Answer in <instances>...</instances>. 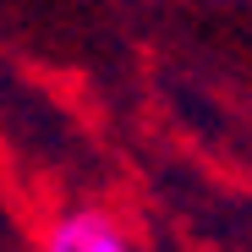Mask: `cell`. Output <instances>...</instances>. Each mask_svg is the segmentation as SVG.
<instances>
[{
    "label": "cell",
    "instance_id": "6da1fadb",
    "mask_svg": "<svg viewBox=\"0 0 252 252\" xmlns=\"http://www.w3.org/2000/svg\"><path fill=\"white\" fill-rule=\"evenodd\" d=\"M38 252H137L132 230H126L110 208L99 203H71L44 220L38 230Z\"/></svg>",
    "mask_w": 252,
    "mask_h": 252
}]
</instances>
